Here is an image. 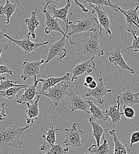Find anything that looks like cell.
<instances>
[{"label":"cell","instance_id":"10","mask_svg":"<svg viewBox=\"0 0 139 154\" xmlns=\"http://www.w3.org/2000/svg\"><path fill=\"white\" fill-rule=\"evenodd\" d=\"M139 6H137L134 8H131L128 10H122L121 7L119 8V11L124 16L127 31L128 32L131 33L133 30L137 31L135 29L136 27H138L139 29Z\"/></svg>","mask_w":139,"mask_h":154},{"label":"cell","instance_id":"7","mask_svg":"<svg viewBox=\"0 0 139 154\" xmlns=\"http://www.w3.org/2000/svg\"><path fill=\"white\" fill-rule=\"evenodd\" d=\"M3 36L5 38H8L10 41L13 42L14 44L17 45L18 46L21 48L24 51V54L26 55L32 53L33 52H36L41 46L49 44L48 41L44 42L43 43H36V42H32L30 38V36H29L28 35H27L25 38L22 40H17V39L12 38L6 33H4Z\"/></svg>","mask_w":139,"mask_h":154},{"label":"cell","instance_id":"46","mask_svg":"<svg viewBox=\"0 0 139 154\" xmlns=\"http://www.w3.org/2000/svg\"><path fill=\"white\" fill-rule=\"evenodd\" d=\"M89 154V153H86V154Z\"/></svg>","mask_w":139,"mask_h":154},{"label":"cell","instance_id":"40","mask_svg":"<svg viewBox=\"0 0 139 154\" xmlns=\"http://www.w3.org/2000/svg\"><path fill=\"white\" fill-rule=\"evenodd\" d=\"M75 4L76 5L80 7V9L82 10V11L84 13H88L89 12V10L88 8H86V5H83V4H82L81 3H80V2L78 1V0H73Z\"/></svg>","mask_w":139,"mask_h":154},{"label":"cell","instance_id":"19","mask_svg":"<svg viewBox=\"0 0 139 154\" xmlns=\"http://www.w3.org/2000/svg\"><path fill=\"white\" fill-rule=\"evenodd\" d=\"M39 82V79H38L34 81L33 85H30L29 84L26 88H24V93L16 101V103L19 104H26L27 103L32 102L35 96H37L39 94V93L37 91V88Z\"/></svg>","mask_w":139,"mask_h":154},{"label":"cell","instance_id":"31","mask_svg":"<svg viewBox=\"0 0 139 154\" xmlns=\"http://www.w3.org/2000/svg\"><path fill=\"white\" fill-rule=\"evenodd\" d=\"M68 147H63L60 143H55L50 146V149L44 154H66L68 152Z\"/></svg>","mask_w":139,"mask_h":154},{"label":"cell","instance_id":"11","mask_svg":"<svg viewBox=\"0 0 139 154\" xmlns=\"http://www.w3.org/2000/svg\"><path fill=\"white\" fill-rule=\"evenodd\" d=\"M68 95L69 97L68 104L72 112L80 110L90 113L89 105L86 101L75 92L72 91L71 90H69V93H68Z\"/></svg>","mask_w":139,"mask_h":154},{"label":"cell","instance_id":"5","mask_svg":"<svg viewBox=\"0 0 139 154\" xmlns=\"http://www.w3.org/2000/svg\"><path fill=\"white\" fill-rule=\"evenodd\" d=\"M65 139L63 143L66 147H71L72 148H80L82 146L83 140L82 136L83 131L78 129L77 125L74 123L70 129H65Z\"/></svg>","mask_w":139,"mask_h":154},{"label":"cell","instance_id":"26","mask_svg":"<svg viewBox=\"0 0 139 154\" xmlns=\"http://www.w3.org/2000/svg\"><path fill=\"white\" fill-rule=\"evenodd\" d=\"M87 103L89 105L90 113L92 114V117L94 119L101 120L103 121H106L108 119V116L107 115L105 110L104 111L98 107L93 101H91L89 98L86 100Z\"/></svg>","mask_w":139,"mask_h":154},{"label":"cell","instance_id":"22","mask_svg":"<svg viewBox=\"0 0 139 154\" xmlns=\"http://www.w3.org/2000/svg\"><path fill=\"white\" fill-rule=\"evenodd\" d=\"M38 9L36 8L34 11H32V16L30 18H27L25 19V23L27 24V29L29 30L28 35L31 36L32 38H36V30L40 26L39 20L37 15Z\"/></svg>","mask_w":139,"mask_h":154},{"label":"cell","instance_id":"30","mask_svg":"<svg viewBox=\"0 0 139 154\" xmlns=\"http://www.w3.org/2000/svg\"><path fill=\"white\" fill-rule=\"evenodd\" d=\"M59 131V129L55 128L54 126H52L50 129L47 130V132L46 134L42 135V137L44 139V142H47L50 146L55 144L56 142V132Z\"/></svg>","mask_w":139,"mask_h":154},{"label":"cell","instance_id":"15","mask_svg":"<svg viewBox=\"0 0 139 154\" xmlns=\"http://www.w3.org/2000/svg\"><path fill=\"white\" fill-rule=\"evenodd\" d=\"M72 5V2L71 0H67L66 1V4L65 7L61 8H56V5L51 4L50 5L48 8L49 9L52 11V16L53 17H54L55 19H60L63 20L65 24H66V32L65 33L68 34V23H69V20L68 19V14L70 15H72L71 13H70L69 11V10L70 8V7H71Z\"/></svg>","mask_w":139,"mask_h":154},{"label":"cell","instance_id":"47","mask_svg":"<svg viewBox=\"0 0 139 154\" xmlns=\"http://www.w3.org/2000/svg\"><path fill=\"white\" fill-rule=\"evenodd\" d=\"M1 29H0V34H1Z\"/></svg>","mask_w":139,"mask_h":154},{"label":"cell","instance_id":"36","mask_svg":"<svg viewBox=\"0 0 139 154\" xmlns=\"http://www.w3.org/2000/svg\"><path fill=\"white\" fill-rule=\"evenodd\" d=\"M126 146L128 154H139V142L133 144L131 146H128L127 145Z\"/></svg>","mask_w":139,"mask_h":154},{"label":"cell","instance_id":"8","mask_svg":"<svg viewBox=\"0 0 139 154\" xmlns=\"http://www.w3.org/2000/svg\"><path fill=\"white\" fill-rule=\"evenodd\" d=\"M66 37L65 36H63L62 38L50 45L47 59L44 62L45 63H49L56 57H58L60 59H62L66 56L67 51L65 49V45L66 44Z\"/></svg>","mask_w":139,"mask_h":154},{"label":"cell","instance_id":"32","mask_svg":"<svg viewBox=\"0 0 139 154\" xmlns=\"http://www.w3.org/2000/svg\"><path fill=\"white\" fill-rule=\"evenodd\" d=\"M131 34L133 35V39L132 41V45L130 47L127 48L125 49H123L122 52H125L126 51L132 49L134 50L135 52H137L139 54V30L137 31H131Z\"/></svg>","mask_w":139,"mask_h":154},{"label":"cell","instance_id":"29","mask_svg":"<svg viewBox=\"0 0 139 154\" xmlns=\"http://www.w3.org/2000/svg\"><path fill=\"white\" fill-rule=\"evenodd\" d=\"M86 4H93L97 7L102 8L104 6L108 7L113 8L116 12L119 11V7L117 4H114L110 0H85L83 1V5H86Z\"/></svg>","mask_w":139,"mask_h":154},{"label":"cell","instance_id":"44","mask_svg":"<svg viewBox=\"0 0 139 154\" xmlns=\"http://www.w3.org/2000/svg\"><path fill=\"white\" fill-rule=\"evenodd\" d=\"M48 147H47V145H46V142H44V143H43L41 146H40V151H46Z\"/></svg>","mask_w":139,"mask_h":154},{"label":"cell","instance_id":"24","mask_svg":"<svg viewBox=\"0 0 139 154\" xmlns=\"http://www.w3.org/2000/svg\"><path fill=\"white\" fill-rule=\"evenodd\" d=\"M121 129L119 128L117 129H113L110 130L109 134L113 137L114 143V148L113 154H128V151L127 149V146L125 144H123L119 139L116 132L119 131Z\"/></svg>","mask_w":139,"mask_h":154},{"label":"cell","instance_id":"43","mask_svg":"<svg viewBox=\"0 0 139 154\" xmlns=\"http://www.w3.org/2000/svg\"><path fill=\"white\" fill-rule=\"evenodd\" d=\"M8 48H9V46H8V45H4V46H3L2 47H0V58H1V57L2 52L3 51H4L7 50L8 49Z\"/></svg>","mask_w":139,"mask_h":154},{"label":"cell","instance_id":"23","mask_svg":"<svg viewBox=\"0 0 139 154\" xmlns=\"http://www.w3.org/2000/svg\"><path fill=\"white\" fill-rule=\"evenodd\" d=\"M116 103H117V105L111 106L105 110L106 113L108 116V117H111V122L108 125H113V124L119 125V123L121 121L122 116L124 115L123 112H121L119 111L121 106H120L119 101L117 99Z\"/></svg>","mask_w":139,"mask_h":154},{"label":"cell","instance_id":"42","mask_svg":"<svg viewBox=\"0 0 139 154\" xmlns=\"http://www.w3.org/2000/svg\"><path fill=\"white\" fill-rule=\"evenodd\" d=\"M97 84H98V82H97L95 80H94L92 82H91L90 84H88L86 86V87H88L89 90H93V89H94V88H95L97 87Z\"/></svg>","mask_w":139,"mask_h":154},{"label":"cell","instance_id":"27","mask_svg":"<svg viewBox=\"0 0 139 154\" xmlns=\"http://www.w3.org/2000/svg\"><path fill=\"white\" fill-rule=\"evenodd\" d=\"M102 139L103 143L102 145H100L99 146H97V144L92 145L89 147L88 151L94 154H113L110 150L108 143L105 137L104 133L102 135Z\"/></svg>","mask_w":139,"mask_h":154},{"label":"cell","instance_id":"35","mask_svg":"<svg viewBox=\"0 0 139 154\" xmlns=\"http://www.w3.org/2000/svg\"><path fill=\"white\" fill-rule=\"evenodd\" d=\"M139 142V131H136L134 132L132 135L131 136L130 138V141L129 143L125 144L127 146H131L133 144Z\"/></svg>","mask_w":139,"mask_h":154},{"label":"cell","instance_id":"6","mask_svg":"<svg viewBox=\"0 0 139 154\" xmlns=\"http://www.w3.org/2000/svg\"><path fill=\"white\" fill-rule=\"evenodd\" d=\"M45 62L44 59L33 62L24 61L22 65L23 74L21 79L25 81L30 78H33L34 81L39 79L41 77L40 66Z\"/></svg>","mask_w":139,"mask_h":154},{"label":"cell","instance_id":"39","mask_svg":"<svg viewBox=\"0 0 139 154\" xmlns=\"http://www.w3.org/2000/svg\"><path fill=\"white\" fill-rule=\"evenodd\" d=\"M62 0H44V1L45 2V5H44V8H43L42 11L46 10V8L51 4L57 5Z\"/></svg>","mask_w":139,"mask_h":154},{"label":"cell","instance_id":"2","mask_svg":"<svg viewBox=\"0 0 139 154\" xmlns=\"http://www.w3.org/2000/svg\"><path fill=\"white\" fill-rule=\"evenodd\" d=\"M102 27L92 33L86 38L82 39L77 51L83 56L90 59L96 57L104 56L105 51L100 44V36L102 34Z\"/></svg>","mask_w":139,"mask_h":154},{"label":"cell","instance_id":"1","mask_svg":"<svg viewBox=\"0 0 139 154\" xmlns=\"http://www.w3.org/2000/svg\"><path fill=\"white\" fill-rule=\"evenodd\" d=\"M7 126L4 127L0 123V152L11 146L15 149L21 148L23 142L20 140L22 134L29 126L20 128L5 120Z\"/></svg>","mask_w":139,"mask_h":154},{"label":"cell","instance_id":"12","mask_svg":"<svg viewBox=\"0 0 139 154\" xmlns=\"http://www.w3.org/2000/svg\"><path fill=\"white\" fill-rule=\"evenodd\" d=\"M119 93L117 99L119 101L120 106L132 107L139 104V92H133L130 88V84H127V89L124 91L117 90Z\"/></svg>","mask_w":139,"mask_h":154},{"label":"cell","instance_id":"37","mask_svg":"<svg viewBox=\"0 0 139 154\" xmlns=\"http://www.w3.org/2000/svg\"><path fill=\"white\" fill-rule=\"evenodd\" d=\"M0 74H8L10 75L12 77L14 76L12 71L9 69V68H8V66L7 65H0Z\"/></svg>","mask_w":139,"mask_h":154},{"label":"cell","instance_id":"41","mask_svg":"<svg viewBox=\"0 0 139 154\" xmlns=\"http://www.w3.org/2000/svg\"><path fill=\"white\" fill-rule=\"evenodd\" d=\"M94 80V78L92 75H88L85 78V82L83 83V85L86 87V86L92 82Z\"/></svg>","mask_w":139,"mask_h":154},{"label":"cell","instance_id":"13","mask_svg":"<svg viewBox=\"0 0 139 154\" xmlns=\"http://www.w3.org/2000/svg\"><path fill=\"white\" fill-rule=\"evenodd\" d=\"M71 76L69 72H67L66 74L63 73H59L57 74L49 75L46 78H39V81L42 83V87L40 93H44L49 88L53 87L58 83L62 81H71Z\"/></svg>","mask_w":139,"mask_h":154},{"label":"cell","instance_id":"4","mask_svg":"<svg viewBox=\"0 0 139 154\" xmlns=\"http://www.w3.org/2000/svg\"><path fill=\"white\" fill-rule=\"evenodd\" d=\"M69 85L65 81L58 83L53 87L49 88L44 93H39V94L43 95L50 98L57 107L60 103L64 102L65 97L68 94Z\"/></svg>","mask_w":139,"mask_h":154},{"label":"cell","instance_id":"38","mask_svg":"<svg viewBox=\"0 0 139 154\" xmlns=\"http://www.w3.org/2000/svg\"><path fill=\"white\" fill-rule=\"evenodd\" d=\"M7 116L5 114V103H0V121L4 120V117Z\"/></svg>","mask_w":139,"mask_h":154},{"label":"cell","instance_id":"45","mask_svg":"<svg viewBox=\"0 0 139 154\" xmlns=\"http://www.w3.org/2000/svg\"><path fill=\"white\" fill-rule=\"evenodd\" d=\"M5 79H6V78H5V77H4V76H2V75H0V82H1V81H2L5 80Z\"/></svg>","mask_w":139,"mask_h":154},{"label":"cell","instance_id":"34","mask_svg":"<svg viewBox=\"0 0 139 154\" xmlns=\"http://www.w3.org/2000/svg\"><path fill=\"white\" fill-rule=\"evenodd\" d=\"M123 114L124 116L129 119H133L136 115L135 110L132 108V107L130 106H123Z\"/></svg>","mask_w":139,"mask_h":154},{"label":"cell","instance_id":"18","mask_svg":"<svg viewBox=\"0 0 139 154\" xmlns=\"http://www.w3.org/2000/svg\"><path fill=\"white\" fill-rule=\"evenodd\" d=\"M90 7L94 8L92 13L94 14L96 12L97 14V20L98 21L100 26L105 29V33L107 35H111L112 34V31L111 30V21L108 16L107 12L104 11L102 8L97 7L93 4H89Z\"/></svg>","mask_w":139,"mask_h":154},{"label":"cell","instance_id":"16","mask_svg":"<svg viewBox=\"0 0 139 154\" xmlns=\"http://www.w3.org/2000/svg\"><path fill=\"white\" fill-rule=\"evenodd\" d=\"M95 58H92L88 60H86L77 64L75 67L72 69V77L71 78V82H74L78 77L83 75L85 73L90 74L92 72L93 69L96 67L95 63L94 62Z\"/></svg>","mask_w":139,"mask_h":154},{"label":"cell","instance_id":"21","mask_svg":"<svg viewBox=\"0 0 139 154\" xmlns=\"http://www.w3.org/2000/svg\"><path fill=\"white\" fill-rule=\"evenodd\" d=\"M5 1L6 3L5 5H0V15L5 16L6 17V24H9L11 16L16 11V9L20 3L19 0H16L14 3L11 2L10 0Z\"/></svg>","mask_w":139,"mask_h":154},{"label":"cell","instance_id":"17","mask_svg":"<svg viewBox=\"0 0 139 154\" xmlns=\"http://www.w3.org/2000/svg\"><path fill=\"white\" fill-rule=\"evenodd\" d=\"M108 60L110 63H113L115 66H119L121 69L129 71L131 74H135V70L131 68L125 61L119 48L109 53Z\"/></svg>","mask_w":139,"mask_h":154},{"label":"cell","instance_id":"9","mask_svg":"<svg viewBox=\"0 0 139 154\" xmlns=\"http://www.w3.org/2000/svg\"><path fill=\"white\" fill-rule=\"evenodd\" d=\"M42 11L45 14V17H46V20H45L46 27L44 29V33L48 35L52 32H59L63 36H65L66 37V38H68L69 41L70 45H74L75 44V42L72 41V39H71L69 37H68V34L65 33L63 31L62 29L60 26L58 19H55L54 17H53V16L50 14V12L48 11L47 10H43Z\"/></svg>","mask_w":139,"mask_h":154},{"label":"cell","instance_id":"25","mask_svg":"<svg viewBox=\"0 0 139 154\" xmlns=\"http://www.w3.org/2000/svg\"><path fill=\"white\" fill-rule=\"evenodd\" d=\"M89 122L91 124L93 132L91 135H92L96 140L97 145V146H99L100 142H101V139L102 136L103 134L104 133V131H106V129L103 128L100 125H99V121L97 119H94L92 117H90L89 119Z\"/></svg>","mask_w":139,"mask_h":154},{"label":"cell","instance_id":"14","mask_svg":"<svg viewBox=\"0 0 139 154\" xmlns=\"http://www.w3.org/2000/svg\"><path fill=\"white\" fill-rule=\"evenodd\" d=\"M98 78V82L97 87L93 90L89 89V91L86 93L85 96L86 97H92L97 100V103L99 104H102L104 103L103 97L107 94L111 93L112 90L106 87L107 84L103 81V77L99 76Z\"/></svg>","mask_w":139,"mask_h":154},{"label":"cell","instance_id":"20","mask_svg":"<svg viewBox=\"0 0 139 154\" xmlns=\"http://www.w3.org/2000/svg\"><path fill=\"white\" fill-rule=\"evenodd\" d=\"M40 97L41 95L38 94L36 100L35 101L26 103L27 109L26 113L27 115L26 122L27 124L33 123L35 120H38V117L39 114V104Z\"/></svg>","mask_w":139,"mask_h":154},{"label":"cell","instance_id":"28","mask_svg":"<svg viewBox=\"0 0 139 154\" xmlns=\"http://www.w3.org/2000/svg\"><path fill=\"white\" fill-rule=\"evenodd\" d=\"M27 84H23L21 86L13 87L5 90H0V97L6 98L9 100H13L19 92H21V90L25 88L28 86Z\"/></svg>","mask_w":139,"mask_h":154},{"label":"cell","instance_id":"3","mask_svg":"<svg viewBox=\"0 0 139 154\" xmlns=\"http://www.w3.org/2000/svg\"><path fill=\"white\" fill-rule=\"evenodd\" d=\"M102 27L95 17L85 18L79 20L76 24L69 21L68 28L71 29V32L68 33V37L74 34H78L84 32H93Z\"/></svg>","mask_w":139,"mask_h":154},{"label":"cell","instance_id":"33","mask_svg":"<svg viewBox=\"0 0 139 154\" xmlns=\"http://www.w3.org/2000/svg\"><path fill=\"white\" fill-rule=\"evenodd\" d=\"M23 84L20 83L19 81H16L10 79H5L0 82V90H5L13 87L21 86Z\"/></svg>","mask_w":139,"mask_h":154}]
</instances>
